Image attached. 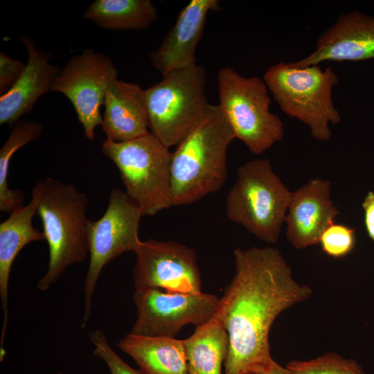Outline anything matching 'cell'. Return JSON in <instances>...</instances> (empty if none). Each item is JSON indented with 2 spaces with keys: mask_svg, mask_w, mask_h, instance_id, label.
Segmentation results:
<instances>
[{
  "mask_svg": "<svg viewBox=\"0 0 374 374\" xmlns=\"http://www.w3.org/2000/svg\"><path fill=\"white\" fill-rule=\"evenodd\" d=\"M233 256L235 273L213 317L229 338L224 374H256L273 360L269 334L275 319L312 290L293 278L276 248H238Z\"/></svg>",
  "mask_w": 374,
  "mask_h": 374,
  "instance_id": "obj_1",
  "label": "cell"
},
{
  "mask_svg": "<svg viewBox=\"0 0 374 374\" xmlns=\"http://www.w3.org/2000/svg\"><path fill=\"white\" fill-rule=\"evenodd\" d=\"M235 133L220 106L211 105L198 125L172 152V206L193 204L222 188Z\"/></svg>",
  "mask_w": 374,
  "mask_h": 374,
  "instance_id": "obj_2",
  "label": "cell"
},
{
  "mask_svg": "<svg viewBox=\"0 0 374 374\" xmlns=\"http://www.w3.org/2000/svg\"><path fill=\"white\" fill-rule=\"evenodd\" d=\"M49 249L48 267L37 288L47 290L71 265L87 257L86 213L88 197L71 184L52 177L39 181L32 189Z\"/></svg>",
  "mask_w": 374,
  "mask_h": 374,
  "instance_id": "obj_3",
  "label": "cell"
},
{
  "mask_svg": "<svg viewBox=\"0 0 374 374\" xmlns=\"http://www.w3.org/2000/svg\"><path fill=\"white\" fill-rule=\"evenodd\" d=\"M263 80L286 115L308 125L318 141L330 139V124L341 121L332 101L339 79L331 68L323 70L318 65L298 68L281 62L266 70Z\"/></svg>",
  "mask_w": 374,
  "mask_h": 374,
  "instance_id": "obj_4",
  "label": "cell"
},
{
  "mask_svg": "<svg viewBox=\"0 0 374 374\" xmlns=\"http://www.w3.org/2000/svg\"><path fill=\"white\" fill-rule=\"evenodd\" d=\"M292 194L269 159L249 161L238 168L237 179L226 198V216L259 240L276 243Z\"/></svg>",
  "mask_w": 374,
  "mask_h": 374,
  "instance_id": "obj_5",
  "label": "cell"
},
{
  "mask_svg": "<svg viewBox=\"0 0 374 374\" xmlns=\"http://www.w3.org/2000/svg\"><path fill=\"white\" fill-rule=\"evenodd\" d=\"M206 69L197 64L173 71L144 90L150 132L166 147L177 145L202 121L211 104Z\"/></svg>",
  "mask_w": 374,
  "mask_h": 374,
  "instance_id": "obj_6",
  "label": "cell"
},
{
  "mask_svg": "<svg viewBox=\"0 0 374 374\" xmlns=\"http://www.w3.org/2000/svg\"><path fill=\"white\" fill-rule=\"evenodd\" d=\"M102 152L117 167L127 195L143 216L172 206V152L152 134L125 142L105 140Z\"/></svg>",
  "mask_w": 374,
  "mask_h": 374,
  "instance_id": "obj_7",
  "label": "cell"
},
{
  "mask_svg": "<svg viewBox=\"0 0 374 374\" xmlns=\"http://www.w3.org/2000/svg\"><path fill=\"white\" fill-rule=\"evenodd\" d=\"M219 106L235 137L255 154H260L280 141L284 124L269 111L270 98L262 79L244 77L231 67L217 73Z\"/></svg>",
  "mask_w": 374,
  "mask_h": 374,
  "instance_id": "obj_8",
  "label": "cell"
},
{
  "mask_svg": "<svg viewBox=\"0 0 374 374\" xmlns=\"http://www.w3.org/2000/svg\"><path fill=\"white\" fill-rule=\"evenodd\" d=\"M143 213L126 192L114 189L103 216L87 219L86 238L89 263L84 285V314L81 327L91 316L93 294L104 267L122 253L134 252L140 242L139 224Z\"/></svg>",
  "mask_w": 374,
  "mask_h": 374,
  "instance_id": "obj_9",
  "label": "cell"
},
{
  "mask_svg": "<svg viewBox=\"0 0 374 374\" xmlns=\"http://www.w3.org/2000/svg\"><path fill=\"white\" fill-rule=\"evenodd\" d=\"M136 319L130 333L175 338L187 324L196 327L215 315L220 299L211 294L168 292L159 288L135 290Z\"/></svg>",
  "mask_w": 374,
  "mask_h": 374,
  "instance_id": "obj_10",
  "label": "cell"
},
{
  "mask_svg": "<svg viewBox=\"0 0 374 374\" xmlns=\"http://www.w3.org/2000/svg\"><path fill=\"white\" fill-rule=\"evenodd\" d=\"M118 72L112 59L92 49L71 57L60 70L51 91L65 96L73 105L86 138L94 139L103 123L101 106L106 91Z\"/></svg>",
  "mask_w": 374,
  "mask_h": 374,
  "instance_id": "obj_11",
  "label": "cell"
},
{
  "mask_svg": "<svg viewBox=\"0 0 374 374\" xmlns=\"http://www.w3.org/2000/svg\"><path fill=\"white\" fill-rule=\"evenodd\" d=\"M133 268L135 290L159 288L197 294L202 278L193 249L175 241H140Z\"/></svg>",
  "mask_w": 374,
  "mask_h": 374,
  "instance_id": "obj_12",
  "label": "cell"
},
{
  "mask_svg": "<svg viewBox=\"0 0 374 374\" xmlns=\"http://www.w3.org/2000/svg\"><path fill=\"white\" fill-rule=\"evenodd\" d=\"M374 59V16L359 10L340 15L317 39L316 48L294 67L318 65L324 61H364Z\"/></svg>",
  "mask_w": 374,
  "mask_h": 374,
  "instance_id": "obj_13",
  "label": "cell"
},
{
  "mask_svg": "<svg viewBox=\"0 0 374 374\" xmlns=\"http://www.w3.org/2000/svg\"><path fill=\"white\" fill-rule=\"evenodd\" d=\"M331 182L315 178L292 192L286 216V238L297 249L318 244L339 214L330 197Z\"/></svg>",
  "mask_w": 374,
  "mask_h": 374,
  "instance_id": "obj_14",
  "label": "cell"
},
{
  "mask_svg": "<svg viewBox=\"0 0 374 374\" xmlns=\"http://www.w3.org/2000/svg\"><path fill=\"white\" fill-rule=\"evenodd\" d=\"M220 8L217 0H191L181 10L174 26L150 54L152 66L163 77L197 64L195 51L204 33L206 16Z\"/></svg>",
  "mask_w": 374,
  "mask_h": 374,
  "instance_id": "obj_15",
  "label": "cell"
},
{
  "mask_svg": "<svg viewBox=\"0 0 374 374\" xmlns=\"http://www.w3.org/2000/svg\"><path fill=\"white\" fill-rule=\"evenodd\" d=\"M21 41L28 53L24 71L13 86L0 97V124L13 125L31 112L38 99L50 91L60 68L50 63L47 53L28 36Z\"/></svg>",
  "mask_w": 374,
  "mask_h": 374,
  "instance_id": "obj_16",
  "label": "cell"
},
{
  "mask_svg": "<svg viewBox=\"0 0 374 374\" xmlns=\"http://www.w3.org/2000/svg\"><path fill=\"white\" fill-rule=\"evenodd\" d=\"M102 128L107 139L125 142L148 134L144 90L137 84L114 79L105 96Z\"/></svg>",
  "mask_w": 374,
  "mask_h": 374,
  "instance_id": "obj_17",
  "label": "cell"
},
{
  "mask_svg": "<svg viewBox=\"0 0 374 374\" xmlns=\"http://www.w3.org/2000/svg\"><path fill=\"white\" fill-rule=\"evenodd\" d=\"M37 214L35 201L13 211L0 224V299L3 323L0 338V357L3 358L4 339L8 323V284L12 263L19 251L28 244L44 240L43 231L34 227L33 219Z\"/></svg>",
  "mask_w": 374,
  "mask_h": 374,
  "instance_id": "obj_18",
  "label": "cell"
},
{
  "mask_svg": "<svg viewBox=\"0 0 374 374\" xmlns=\"http://www.w3.org/2000/svg\"><path fill=\"white\" fill-rule=\"evenodd\" d=\"M117 346L145 374H188L185 341L127 334Z\"/></svg>",
  "mask_w": 374,
  "mask_h": 374,
  "instance_id": "obj_19",
  "label": "cell"
},
{
  "mask_svg": "<svg viewBox=\"0 0 374 374\" xmlns=\"http://www.w3.org/2000/svg\"><path fill=\"white\" fill-rule=\"evenodd\" d=\"M184 341L188 374H222L229 338L217 319L213 317L197 326L194 333Z\"/></svg>",
  "mask_w": 374,
  "mask_h": 374,
  "instance_id": "obj_20",
  "label": "cell"
},
{
  "mask_svg": "<svg viewBox=\"0 0 374 374\" xmlns=\"http://www.w3.org/2000/svg\"><path fill=\"white\" fill-rule=\"evenodd\" d=\"M85 19L107 30H143L158 17L150 0H96L83 14Z\"/></svg>",
  "mask_w": 374,
  "mask_h": 374,
  "instance_id": "obj_21",
  "label": "cell"
},
{
  "mask_svg": "<svg viewBox=\"0 0 374 374\" xmlns=\"http://www.w3.org/2000/svg\"><path fill=\"white\" fill-rule=\"evenodd\" d=\"M43 125L37 121L19 120L12 125V131L0 150V211L10 214L24 206L21 190L10 189L8 184L11 158L21 148L39 139Z\"/></svg>",
  "mask_w": 374,
  "mask_h": 374,
  "instance_id": "obj_22",
  "label": "cell"
},
{
  "mask_svg": "<svg viewBox=\"0 0 374 374\" xmlns=\"http://www.w3.org/2000/svg\"><path fill=\"white\" fill-rule=\"evenodd\" d=\"M285 367L293 374H366L355 359L335 353H323L308 360L293 359Z\"/></svg>",
  "mask_w": 374,
  "mask_h": 374,
  "instance_id": "obj_23",
  "label": "cell"
},
{
  "mask_svg": "<svg viewBox=\"0 0 374 374\" xmlns=\"http://www.w3.org/2000/svg\"><path fill=\"white\" fill-rule=\"evenodd\" d=\"M319 244L328 256L336 259L344 258L355 247V230L345 224L334 222L323 231Z\"/></svg>",
  "mask_w": 374,
  "mask_h": 374,
  "instance_id": "obj_24",
  "label": "cell"
},
{
  "mask_svg": "<svg viewBox=\"0 0 374 374\" xmlns=\"http://www.w3.org/2000/svg\"><path fill=\"white\" fill-rule=\"evenodd\" d=\"M89 337L94 346L93 355L106 363L111 374H145L141 370L130 366L123 360L112 349L102 330L90 332Z\"/></svg>",
  "mask_w": 374,
  "mask_h": 374,
  "instance_id": "obj_25",
  "label": "cell"
},
{
  "mask_svg": "<svg viewBox=\"0 0 374 374\" xmlns=\"http://www.w3.org/2000/svg\"><path fill=\"white\" fill-rule=\"evenodd\" d=\"M26 64L0 52V93L7 92L19 79Z\"/></svg>",
  "mask_w": 374,
  "mask_h": 374,
  "instance_id": "obj_26",
  "label": "cell"
},
{
  "mask_svg": "<svg viewBox=\"0 0 374 374\" xmlns=\"http://www.w3.org/2000/svg\"><path fill=\"white\" fill-rule=\"evenodd\" d=\"M364 225L369 238L374 242V192L369 191L362 202Z\"/></svg>",
  "mask_w": 374,
  "mask_h": 374,
  "instance_id": "obj_27",
  "label": "cell"
},
{
  "mask_svg": "<svg viewBox=\"0 0 374 374\" xmlns=\"http://www.w3.org/2000/svg\"><path fill=\"white\" fill-rule=\"evenodd\" d=\"M256 374H293L289 369L286 367H283L278 364L274 359L271 361L270 364L262 369L260 371H258Z\"/></svg>",
  "mask_w": 374,
  "mask_h": 374,
  "instance_id": "obj_28",
  "label": "cell"
},
{
  "mask_svg": "<svg viewBox=\"0 0 374 374\" xmlns=\"http://www.w3.org/2000/svg\"><path fill=\"white\" fill-rule=\"evenodd\" d=\"M56 374H63V373H61V372H58V373H57Z\"/></svg>",
  "mask_w": 374,
  "mask_h": 374,
  "instance_id": "obj_29",
  "label": "cell"
}]
</instances>
